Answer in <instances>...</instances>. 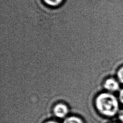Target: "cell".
Wrapping results in <instances>:
<instances>
[{
	"mask_svg": "<svg viewBox=\"0 0 123 123\" xmlns=\"http://www.w3.org/2000/svg\"><path fill=\"white\" fill-rule=\"evenodd\" d=\"M96 106L98 111L107 116H113L119 110L118 101L113 95L104 93L99 94L96 99Z\"/></svg>",
	"mask_w": 123,
	"mask_h": 123,
	"instance_id": "6da1fadb",
	"label": "cell"
},
{
	"mask_svg": "<svg viewBox=\"0 0 123 123\" xmlns=\"http://www.w3.org/2000/svg\"><path fill=\"white\" fill-rule=\"evenodd\" d=\"M53 111L54 114L57 117L59 118H63L67 114L68 109L65 104L59 103L54 107Z\"/></svg>",
	"mask_w": 123,
	"mask_h": 123,
	"instance_id": "7a4b0ae2",
	"label": "cell"
},
{
	"mask_svg": "<svg viewBox=\"0 0 123 123\" xmlns=\"http://www.w3.org/2000/svg\"><path fill=\"white\" fill-rule=\"evenodd\" d=\"M104 86L109 91H115L119 89V85L114 79L110 78L105 81Z\"/></svg>",
	"mask_w": 123,
	"mask_h": 123,
	"instance_id": "3957f363",
	"label": "cell"
},
{
	"mask_svg": "<svg viewBox=\"0 0 123 123\" xmlns=\"http://www.w3.org/2000/svg\"><path fill=\"white\" fill-rule=\"evenodd\" d=\"M63 123H83L82 121L78 117L71 116L66 118Z\"/></svg>",
	"mask_w": 123,
	"mask_h": 123,
	"instance_id": "277c9868",
	"label": "cell"
},
{
	"mask_svg": "<svg viewBox=\"0 0 123 123\" xmlns=\"http://www.w3.org/2000/svg\"><path fill=\"white\" fill-rule=\"evenodd\" d=\"M63 0H44L45 2L51 6H56L60 4Z\"/></svg>",
	"mask_w": 123,
	"mask_h": 123,
	"instance_id": "5b68a950",
	"label": "cell"
},
{
	"mask_svg": "<svg viewBox=\"0 0 123 123\" xmlns=\"http://www.w3.org/2000/svg\"><path fill=\"white\" fill-rule=\"evenodd\" d=\"M117 77L119 81L123 83V66L121 67L117 72Z\"/></svg>",
	"mask_w": 123,
	"mask_h": 123,
	"instance_id": "8992f818",
	"label": "cell"
},
{
	"mask_svg": "<svg viewBox=\"0 0 123 123\" xmlns=\"http://www.w3.org/2000/svg\"><path fill=\"white\" fill-rule=\"evenodd\" d=\"M119 98L121 102L123 104V89H122L120 92Z\"/></svg>",
	"mask_w": 123,
	"mask_h": 123,
	"instance_id": "52a82bcc",
	"label": "cell"
},
{
	"mask_svg": "<svg viewBox=\"0 0 123 123\" xmlns=\"http://www.w3.org/2000/svg\"><path fill=\"white\" fill-rule=\"evenodd\" d=\"M119 118L121 122L123 123V110L121 111L119 115Z\"/></svg>",
	"mask_w": 123,
	"mask_h": 123,
	"instance_id": "ba28073f",
	"label": "cell"
},
{
	"mask_svg": "<svg viewBox=\"0 0 123 123\" xmlns=\"http://www.w3.org/2000/svg\"><path fill=\"white\" fill-rule=\"evenodd\" d=\"M46 123H57V122H54V121H49V122H46Z\"/></svg>",
	"mask_w": 123,
	"mask_h": 123,
	"instance_id": "9c48e42d",
	"label": "cell"
}]
</instances>
